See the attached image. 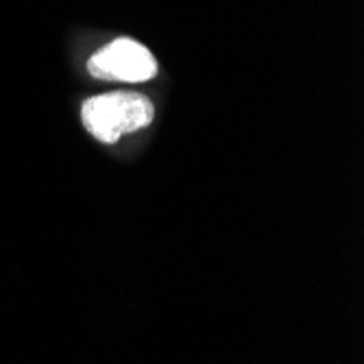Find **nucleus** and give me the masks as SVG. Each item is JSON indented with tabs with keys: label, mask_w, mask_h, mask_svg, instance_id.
I'll return each mask as SVG.
<instances>
[{
	"label": "nucleus",
	"mask_w": 364,
	"mask_h": 364,
	"mask_svg": "<svg viewBox=\"0 0 364 364\" xmlns=\"http://www.w3.org/2000/svg\"><path fill=\"white\" fill-rule=\"evenodd\" d=\"M155 107L144 94L109 92L92 96L81 107V118L90 136L98 142L116 144L153 122Z\"/></svg>",
	"instance_id": "f257e3e1"
},
{
	"label": "nucleus",
	"mask_w": 364,
	"mask_h": 364,
	"mask_svg": "<svg viewBox=\"0 0 364 364\" xmlns=\"http://www.w3.org/2000/svg\"><path fill=\"white\" fill-rule=\"evenodd\" d=\"M87 70L101 81L144 83L157 75V61L144 44L118 38L90 57Z\"/></svg>",
	"instance_id": "f03ea898"
}]
</instances>
